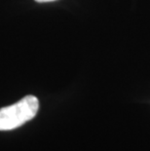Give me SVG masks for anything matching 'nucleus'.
I'll return each instance as SVG.
<instances>
[{"mask_svg":"<svg viewBox=\"0 0 150 151\" xmlns=\"http://www.w3.org/2000/svg\"><path fill=\"white\" fill-rule=\"evenodd\" d=\"M36 2L39 3H46V2H52V1H56V0H35Z\"/></svg>","mask_w":150,"mask_h":151,"instance_id":"obj_2","label":"nucleus"},{"mask_svg":"<svg viewBox=\"0 0 150 151\" xmlns=\"http://www.w3.org/2000/svg\"><path fill=\"white\" fill-rule=\"evenodd\" d=\"M39 101L34 96H27L15 104L0 109V131H10L23 126L35 117Z\"/></svg>","mask_w":150,"mask_h":151,"instance_id":"obj_1","label":"nucleus"}]
</instances>
